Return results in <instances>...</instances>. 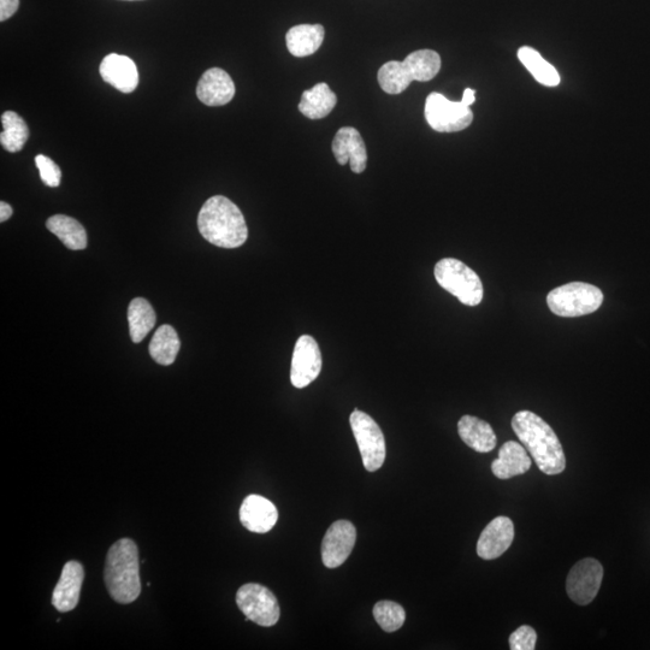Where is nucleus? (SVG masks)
<instances>
[{
	"label": "nucleus",
	"mask_w": 650,
	"mask_h": 650,
	"mask_svg": "<svg viewBox=\"0 0 650 650\" xmlns=\"http://www.w3.org/2000/svg\"><path fill=\"white\" fill-rule=\"evenodd\" d=\"M514 525L510 518L500 516L490 522L477 542V554L483 560L501 557L511 547Z\"/></svg>",
	"instance_id": "15"
},
{
	"label": "nucleus",
	"mask_w": 650,
	"mask_h": 650,
	"mask_svg": "<svg viewBox=\"0 0 650 650\" xmlns=\"http://www.w3.org/2000/svg\"><path fill=\"white\" fill-rule=\"evenodd\" d=\"M99 72L106 84L122 93H132L139 85L137 65L127 56L110 53L100 63Z\"/></svg>",
	"instance_id": "17"
},
{
	"label": "nucleus",
	"mask_w": 650,
	"mask_h": 650,
	"mask_svg": "<svg viewBox=\"0 0 650 650\" xmlns=\"http://www.w3.org/2000/svg\"><path fill=\"white\" fill-rule=\"evenodd\" d=\"M520 62L529 70L537 82L547 87H555L560 84L558 70L548 63L539 52L533 47L524 46L518 51Z\"/></svg>",
	"instance_id": "26"
},
{
	"label": "nucleus",
	"mask_w": 650,
	"mask_h": 650,
	"mask_svg": "<svg viewBox=\"0 0 650 650\" xmlns=\"http://www.w3.org/2000/svg\"><path fill=\"white\" fill-rule=\"evenodd\" d=\"M198 228L203 238L217 247L238 248L248 238L244 215L232 200L223 195L206 200L199 212Z\"/></svg>",
	"instance_id": "2"
},
{
	"label": "nucleus",
	"mask_w": 650,
	"mask_h": 650,
	"mask_svg": "<svg viewBox=\"0 0 650 650\" xmlns=\"http://www.w3.org/2000/svg\"><path fill=\"white\" fill-rule=\"evenodd\" d=\"M279 519V512L273 502L260 495H250L242 502L240 522L251 533L267 534Z\"/></svg>",
	"instance_id": "16"
},
{
	"label": "nucleus",
	"mask_w": 650,
	"mask_h": 650,
	"mask_svg": "<svg viewBox=\"0 0 650 650\" xmlns=\"http://www.w3.org/2000/svg\"><path fill=\"white\" fill-rule=\"evenodd\" d=\"M236 604L245 614L247 620H252L260 626L270 628L280 619V606L276 596L268 588L256 583L242 585L236 594Z\"/></svg>",
	"instance_id": "9"
},
{
	"label": "nucleus",
	"mask_w": 650,
	"mask_h": 650,
	"mask_svg": "<svg viewBox=\"0 0 650 650\" xmlns=\"http://www.w3.org/2000/svg\"><path fill=\"white\" fill-rule=\"evenodd\" d=\"M2 123L4 130L0 134V144L8 152H20L29 137L27 123L14 111H5L2 115Z\"/></svg>",
	"instance_id": "27"
},
{
	"label": "nucleus",
	"mask_w": 650,
	"mask_h": 650,
	"mask_svg": "<svg viewBox=\"0 0 650 650\" xmlns=\"http://www.w3.org/2000/svg\"><path fill=\"white\" fill-rule=\"evenodd\" d=\"M604 578V567L600 561L587 558L572 567L566 579V592L579 606H587L598 595Z\"/></svg>",
	"instance_id": "10"
},
{
	"label": "nucleus",
	"mask_w": 650,
	"mask_h": 650,
	"mask_svg": "<svg viewBox=\"0 0 650 650\" xmlns=\"http://www.w3.org/2000/svg\"><path fill=\"white\" fill-rule=\"evenodd\" d=\"M325 29L322 25H299L289 29L286 35L287 49L295 57L313 55L322 46Z\"/></svg>",
	"instance_id": "21"
},
{
	"label": "nucleus",
	"mask_w": 650,
	"mask_h": 650,
	"mask_svg": "<svg viewBox=\"0 0 650 650\" xmlns=\"http://www.w3.org/2000/svg\"><path fill=\"white\" fill-rule=\"evenodd\" d=\"M475 102H476V92L474 90H470V88H466L462 99V103L466 106H469V108H471V105L474 104Z\"/></svg>",
	"instance_id": "33"
},
{
	"label": "nucleus",
	"mask_w": 650,
	"mask_h": 650,
	"mask_svg": "<svg viewBox=\"0 0 650 650\" xmlns=\"http://www.w3.org/2000/svg\"><path fill=\"white\" fill-rule=\"evenodd\" d=\"M429 126L440 133L460 132L471 126L474 112L462 102H451L440 93H431L425 103Z\"/></svg>",
	"instance_id": "8"
},
{
	"label": "nucleus",
	"mask_w": 650,
	"mask_h": 650,
	"mask_svg": "<svg viewBox=\"0 0 650 650\" xmlns=\"http://www.w3.org/2000/svg\"><path fill=\"white\" fill-rule=\"evenodd\" d=\"M531 464L527 449L516 441H508L500 448L499 459L494 460L492 471L499 480H510L528 472Z\"/></svg>",
	"instance_id": "19"
},
{
	"label": "nucleus",
	"mask_w": 650,
	"mask_h": 650,
	"mask_svg": "<svg viewBox=\"0 0 650 650\" xmlns=\"http://www.w3.org/2000/svg\"><path fill=\"white\" fill-rule=\"evenodd\" d=\"M350 423L365 469L369 472L380 470L386 460V441L380 425L357 409L352 412Z\"/></svg>",
	"instance_id": "7"
},
{
	"label": "nucleus",
	"mask_w": 650,
	"mask_h": 650,
	"mask_svg": "<svg viewBox=\"0 0 650 650\" xmlns=\"http://www.w3.org/2000/svg\"><path fill=\"white\" fill-rule=\"evenodd\" d=\"M20 0H0V21L4 22L19 10Z\"/></svg>",
	"instance_id": "31"
},
{
	"label": "nucleus",
	"mask_w": 650,
	"mask_h": 650,
	"mask_svg": "<svg viewBox=\"0 0 650 650\" xmlns=\"http://www.w3.org/2000/svg\"><path fill=\"white\" fill-rule=\"evenodd\" d=\"M333 153L340 165L351 164L353 173L362 174L368 164V152L362 135L356 128L344 127L333 140Z\"/></svg>",
	"instance_id": "14"
},
{
	"label": "nucleus",
	"mask_w": 650,
	"mask_h": 650,
	"mask_svg": "<svg viewBox=\"0 0 650 650\" xmlns=\"http://www.w3.org/2000/svg\"><path fill=\"white\" fill-rule=\"evenodd\" d=\"M105 584L112 599L128 605L141 594L139 551L130 539L118 540L109 549L105 564Z\"/></svg>",
	"instance_id": "3"
},
{
	"label": "nucleus",
	"mask_w": 650,
	"mask_h": 650,
	"mask_svg": "<svg viewBox=\"0 0 650 650\" xmlns=\"http://www.w3.org/2000/svg\"><path fill=\"white\" fill-rule=\"evenodd\" d=\"M441 70V57L433 50H419L410 53L403 62L392 61L378 70V84L388 94H400L413 81L428 82Z\"/></svg>",
	"instance_id": "4"
},
{
	"label": "nucleus",
	"mask_w": 650,
	"mask_h": 650,
	"mask_svg": "<svg viewBox=\"0 0 650 650\" xmlns=\"http://www.w3.org/2000/svg\"><path fill=\"white\" fill-rule=\"evenodd\" d=\"M197 96L200 102L208 106L226 105L235 96L234 81L221 68L209 69L198 82Z\"/></svg>",
	"instance_id": "18"
},
{
	"label": "nucleus",
	"mask_w": 650,
	"mask_h": 650,
	"mask_svg": "<svg viewBox=\"0 0 650 650\" xmlns=\"http://www.w3.org/2000/svg\"><path fill=\"white\" fill-rule=\"evenodd\" d=\"M537 634L531 626H520L510 636L512 650H534L536 648Z\"/></svg>",
	"instance_id": "30"
},
{
	"label": "nucleus",
	"mask_w": 650,
	"mask_h": 650,
	"mask_svg": "<svg viewBox=\"0 0 650 650\" xmlns=\"http://www.w3.org/2000/svg\"><path fill=\"white\" fill-rule=\"evenodd\" d=\"M85 570L79 561H68L52 594V605L57 611L67 613L75 610L80 601Z\"/></svg>",
	"instance_id": "13"
},
{
	"label": "nucleus",
	"mask_w": 650,
	"mask_h": 650,
	"mask_svg": "<svg viewBox=\"0 0 650 650\" xmlns=\"http://www.w3.org/2000/svg\"><path fill=\"white\" fill-rule=\"evenodd\" d=\"M13 214V208H11L8 203H0V222L4 223L5 221H8Z\"/></svg>",
	"instance_id": "32"
},
{
	"label": "nucleus",
	"mask_w": 650,
	"mask_h": 650,
	"mask_svg": "<svg viewBox=\"0 0 650 650\" xmlns=\"http://www.w3.org/2000/svg\"><path fill=\"white\" fill-rule=\"evenodd\" d=\"M437 283L466 306H477L483 300V285L474 270L458 259L445 258L435 265Z\"/></svg>",
	"instance_id": "5"
},
{
	"label": "nucleus",
	"mask_w": 650,
	"mask_h": 650,
	"mask_svg": "<svg viewBox=\"0 0 650 650\" xmlns=\"http://www.w3.org/2000/svg\"><path fill=\"white\" fill-rule=\"evenodd\" d=\"M322 353L317 341L310 335H303L295 344L291 381L295 388L309 386L321 374Z\"/></svg>",
	"instance_id": "11"
},
{
	"label": "nucleus",
	"mask_w": 650,
	"mask_h": 650,
	"mask_svg": "<svg viewBox=\"0 0 650 650\" xmlns=\"http://www.w3.org/2000/svg\"><path fill=\"white\" fill-rule=\"evenodd\" d=\"M41 180L49 187H58L62 180V171L51 158L44 155L35 157Z\"/></svg>",
	"instance_id": "29"
},
{
	"label": "nucleus",
	"mask_w": 650,
	"mask_h": 650,
	"mask_svg": "<svg viewBox=\"0 0 650 650\" xmlns=\"http://www.w3.org/2000/svg\"><path fill=\"white\" fill-rule=\"evenodd\" d=\"M336 103V94L322 82L303 93L298 108L301 114L310 120H322L334 110Z\"/></svg>",
	"instance_id": "22"
},
{
	"label": "nucleus",
	"mask_w": 650,
	"mask_h": 650,
	"mask_svg": "<svg viewBox=\"0 0 650 650\" xmlns=\"http://www.w3.org/2000/svg\"><path fill=\"white\" fill-rule=\"evenodd\" d=\"M180 348L181 342L176 330L171 325L164 324L153 335L149 351L158 364L169 366L175 362Z\"/></svg>",
	"instance_id": "25"
},
{
	"label": "nucleus",
	"mask_w": 650,
	"mask_h": 650,
	"mask_svg": "<svg viewBox=\"0 0 650 650\" xmlns=\"http://www.w3.org/2000/svg\"><path fill=\"white\" fill-rule=\"evenodd\" d=\"M512 429L543 474L554 476L564 472V448L551 425L534 412L520 411L512 419Z\"/></svg>",
	"instance_id": "1"
},
{
	"label": "nucleus",
	"mask_w": 650,
	"mask_h": 650,
	"mask_svg": "<svg viewBox=\"0 0 650 650\" xmlns=\"http://www.w3.org/2000/svg\"><path fill=\"white\" fill-rule=\"evenodd\" d=\"M374 617L382 630L395 632L401 629L406 620L403 607L394 601H380L374 607Z\"/></svg>",
	"instance_id": "28"
},
{
	"label": "nucleus",
	"mask_w": 650,
	"mask_h": 650,
	"mask_svg": "<svg viewBox=\"0 0 650 650\" xmlns=\"http://www.w3.org/2000/svg\"><path fill=\"white\" fill-rule=\"evenodd\" d=\"M156 312L144 298H137L129 304V333L134 344H140L156 325Z\"/></svg>",
	"instance_id": "24"
},
{
	"label": "nucleus",
	"mask_w": 650,
	"mask_h": 650,
	"mask_svg": "<svg viewBox=\"0 0 650 650\" xmlns=\"http://www.w3.org/2000/svg\"><path fill=\"white\" fill-rule=\"evenodd\" d=\"M46 227L69 250L80 251L87 247L86 230L75 218L64 215L52 216L47 220Z\"/></svg>",
	"instance_id": "23"
},
{
	"label": "nucleus",
	"mask_w": 650,
	"mask_h": 650,
	"mask_svg": "<svg viewBox=\"0 0 650 650\" xmlns=\"http://www.w3.org/2000/svg\"><path fill=\"white\" fill-rule=\"evenodd\" d=\"M357 530L348 520H338L330 527L322 542V560L328 569H336L346 563L354 545Z\"/></svg>",
	"instance_id": "12"
},
{
	"label": "nucleus",
	"mask_w": 650,
	"mask_h": 650,
	"mask_svg": "<svg viewBox=\"0 0 650 650\" xmlns=\"http://www.w3.org/2000/svg\"><path fill=\"white\" fill-rule=\"evenodd\" d=\"M459 436L478 453L492 452L496 446V435L490 424L474 416H464L458 423Z\"/></svg>",
	"instance_id": "20"
},
{
	"label": "nucleus",
	"mask_w": 650,
	"mask_h": 650,
	"mask_svg": "<svg viewBox=\"0 0 650 650\" xmlns=\"http://www.w3.org/2000/svg\"><path fill=\"white\" fill-rule=\"evenodd\" d=\"M130 2H133V0H130Z\"/></svg>",
	"instance_id": "34"
},
{
	"label": "nucleus",
	"mask_w": 650,
	"mask_h": 650,
	"mask_svg": "<svg viewBox=\"0 0 650 650\" xmlns=\"http://www.w3.org/2000/svg\"><path fill=\"white\" fill-rule=\"evenodd\" d=\"M604 303L601 289L589 283L572 282L553 289L547 295V304L554 315L581 317L600 309Z\"/></svg>",
	"instance_id": "6"
}]
</instances>
